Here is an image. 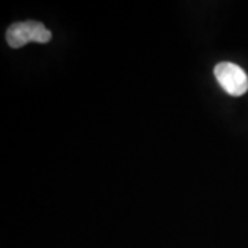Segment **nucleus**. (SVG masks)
Segmentation results:
<instances>
[{"mask_svg":"<svg viewBox=\"0 0 248 248\" xmlns=\"http://www.w3.org/2000/svg\"><path fill=\"white\" fill-rule=\"evenodd\" d=\"M6 40L10 47L19 48L31 42L48 43L51 40V32L37 21H24L10 25L6 32Z\"/></svg>","mask_w":248,"mask_h":248,"instance_id":"1","label":"nucleus"},{"mask_svg":"<svg viewBox=\"0 0 248 248\" xmlns=\"http://www.w3.org/2000/svg\"><path fill=\"white\" fill-rule=\"evenodd\" d=\"M219 86L232 97H241L248 91V76L243 68L232 62H219L214 68Z\"/></svg>","mask_w":248,"mask_h":248,"instance_id":"2","label":"nucleus"}]
</instances>
